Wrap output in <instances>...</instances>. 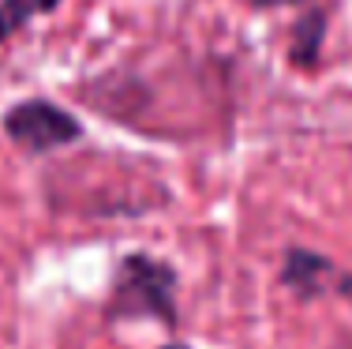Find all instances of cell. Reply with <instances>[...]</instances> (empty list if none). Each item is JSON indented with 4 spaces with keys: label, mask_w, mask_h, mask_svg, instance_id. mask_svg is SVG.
<instances>
[{
    "label": "cell",
    "mask_w": 352,
    "mask_h": 349,
    "mask_svg": "<svg viewBox=\"0 0 352 349\" xmlns=\"http://www.w3.org/2000/svg\"><path fill=\"white\" fill-rule=\"evenodd\" d=\"M330 260H322V255H315V252H304V248H292L289 255H285V271H281V278H285V286L292 289V293H300V297H311V293H322V282L330 278Z\"/></svg>",
    "instance_id": "3"
},
{
    "label": "cell",
    "mask_w": 352,
    "mask_h": 349,
    "mask_svg": "<svg viewBox=\"0 0 352 349\" xmlns=\"http://www.w3.org/2000/svg\"><path fill=\"white\" fill-rule=\"evenodd\" d=\"M165 349H188V346H165Z\"/></svg>",
    "instance_id": "7"
},
{
    "label": "cell",
    "mask_w": 352,
    "mask_h": 349,
    "mask_svg": "<svg viewBox=\"0 0 352 349\" xmlns=\"http://www.w3.org/2000/svg\"><path fill=\"white\" fill-rule=\"evenodd\" d=\"M322 38H326V12L311 8V12L292 27L289 61L296 64V68H311V64L318 61V53H322Z\"/></svg>",
    "instance_id": "4"
},
{
    "label": "cell",
    "mask_w": 352,
    "mask_h": 349,
    "mask_svg": "<svg viewBox=\"0 0 352 349\" xmlns=\"http://www.w3.org/2000/svg\"><path fill=\"white\" fill-rule=\"evenodd\" d=\"M176 274L173 267L150 260V255H128L116 271V289H113V312L116 315H157L173 323L176 304H173Z\"/></svg>",
    "instance_id": "1"
},
{
    "label": "cell",
    "mask_w": 352,
    "mask_h": 349,
    "mask_svg": "<svg viewBox=\"0 0 352 349\" xmlns=\"http://www.w3.org/2000/svg\"><path fill=\"white\" fill-rule=\"evenodd\" d=\"M251 8H285V4H304V0H248Z\"/></svg>",
    "instance_id": "6"
},
{
    "label": "cell",
    "mask_w": 352,
    "mask_h": 349,
    "mask_svg": "<svg viewBox=\"0 0 352 349\" xmlns=\"http://www.w3.org/2000/svg\"><path fill=\"white\" fill-rule=\"evenodd\" d=\"M56 8H60V0H0V45L19 34L30 19L49 15Z\"/></svg>",
    "instance_id": "5"
},
{
    "label": "cell",
    "mask_w": 352,
    "mask_h": 349,
    "mask_svg": "<svg viewBox=\"0 0 352 349\" xmlns=\"http://www.w3.org/2000/svg\"><path fill=\"white\" fill-rule=\"evenodd\" d=\"M4 136L27 154H49L75 143L82 136V124L45 98H27L4 113Z\"/></svg>",
    "instance_id": "2"
}]
</instances>
